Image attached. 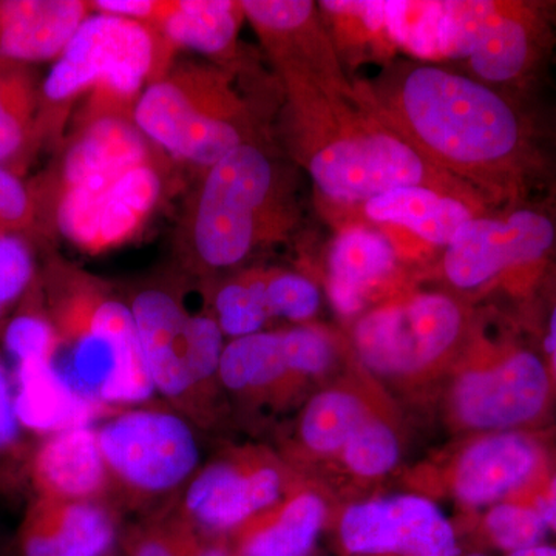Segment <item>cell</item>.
Returning a JSON list of instances; mask_svg holds the SVG:
<instances>
[{
    "mask_svg": "<svg viewBox=\"0 0 556 556\" xmlns=\"http://www.w3.org/2000/svg\"><path fill=\"white\" fill-rule=\"evenodd\" d=\"M354 84L387 126L490 208L536 199L546 188V153L510 94L471 76L409 61Z\"/></svg>",
    "mask_w": 556,
    "mask_h": 556,
    "instance_id": "obj_1",
    "label": "cell"
},
{
    "mask_svg": "<svg viewBox=\"0 0 556 556\" xmlns=\"http://www.w3.org/2000/svg\"><path fill=\"white\" fill-rule=\"evenodd\" d=\"M278 84L285 148L328 203L358 206L404 186L447 189L481 200L387 126L362 100L356 84L346 90L299 78H278Z\"/></svg>",
    "mask_w": 556,
    "mask_h": 556,
    "instance_id": "obj_2",
    "label": "cell"
},
{
    "mask_svg": "<svg viewBox=\"0 0 556 556\" xmlns=\"http://www.w3.org/2000/svg\"><path fill=\"white\" fill-rule=\"evenodd\" d=\"M39 289L56 332L51 365L76 396L102 412L138 407L153 397L130 303L62 263L39 274Z\"/></svg>",
    "mask_w": 556,
    "mask_h": 556,
    "instance_id": "obj_3",
    "label": "cell"
},
{
    "mask_svg": "<svg viewBox=\"0 0 556 556\" xmlns=\"http://www.w3.org/2000/svg\"><path fill=\"white\" fill-rule=\"evenodd\" d=\"M556 391L535 336L518 313L473 331L442 379L445 422L459 434L541 430Z\"/></svg>",
    "mask_w": 556,
    "mask_h": 556,
    "instance_id": "obj_4",
    "label": "cell"
},
{
    "mask_svg": "<svg viewBox=\"0 0 556 556\" xmlns=\"http://www.w3.org/2000/svg\"><path fill=\"white\" fill-rule=\"evenodd\" d=\"M169 67L149 25L90 14L40 84V144L46 148L60 139L73 102L87 91H93L87 110L134 113L150 80Z\"/></svg>",
    "mask_w": 556,
    "mask_h": 556,
    "instance_id": "obj_5",
    "label": "cell"
},
{
    "mask_svg": "<svg viewBox=\"0 0 556 556\" xmlns=\"http://www.w3.org/2000/svg\"><path fill=\"white\" fill-rule=\"evenodd\" d=\"M139 130L179 161L206 170L258 142V119L233 65L181 62L150 80L134 109Z\"/></svg>",
    "mask_w": 556,
    "mask_h": 556,
    "instance_id": "obj_6",
    "label": "cell"
},
{
    "mask_svg": "<svg viewBox=\"0 0 556 556\" xmlns=\"http://www.w3.org/2000/svg\"><path fill=\"white\" fill-rule=\"evenodd\" d=\"M283 179L262 141L240 146L204 170L188 223L197 265L233 268L263 244L283 239L295 222Z\"/></svg>",
    "mask_w": 556,
    "mask_h": 556,
    "instance_id": "obj_7",
    "label": "cell"
},
{
    "mask_svg": "<svg viewBox=\"0 0 556 556\" xmlns=\"http://www.w3.org/2000/svg\"><path fill=\"white\" fill-rule=\"evenodd\" d=\"M470 334L455 295L405 289L353 320L350 345L371 378L413 391L442 382Z\"/></svg>",
    "mask_w": 556,
    "mask_h": 556,
    "instance_id": "obj_8",
    "label": "cell"
},
{
    "mask_svg": "<svg viewBox=\"0 0 556 556\" xmlns=\"http://www.w3.org/2000/svg\"><path fill=\"white\" fill-rule=\"evenodd\" d=\"M439 266L456 291H504L525 314L556 269L555 204L532 199L468 219L444 248Z\"/></svg>",
    "mask_w": 556,
    "mask_h": 556,
    "instance_id": "obj_9",
    "label": "cell"
},
{
    "mask_svg": "<svg viewBox=\"0 0 556 556\" xmlns=\"http://www.w3.org/2000/svg\"><path fill=\"white\" fill-rule=\"evenodd\" d=\"M100 419L94 428L110 490L131 506L179 492L199 471V437L192 420L177 409L138 405Z\"/></svg>",
    "mask_w": 556,
    "mask_h": 556,
    "instance_id": "obj_10",
    "label": "cell"
},
{
    "mask_svg": "<svg viewBox=\"0 0 556 556\" xmlns=\"http://www.w3.org/2000/svg\"><path fill=\"white\" fill-rule=\"evenodd\" d=\"M340 46L402 50L427 61L466 60L478 43L490 0L332 3Z\"/></svg>",
    "mask_w": 556,
    "mask_h": 556,
    "instance_id": "obj_11",
    "label": "cell"
},
{
    "mask_svg": "<svg viewBox=\"0 0 556 556\" xmlns=\"http://www.w3.org/2000/svg\"><path fill=\"white\" fill-rule=\"evenodd\" d=\"M555 460L543 430L495 431L468 438L416 481L479 510L529 489Z\"/></svg>",
    "mask_w": 556,
    "mask_h": 556,
    "instance_id": "obj_12",
    "label": "cell"
},
{
    "mask_svg": "<svg viewBox=\"0 0 556 556\" xmlns=\"http://www.w3.org/2000/svg\"><path fill=\"white\" fill-rule=\"evenodd\" d=\"M302 481L265 447H236L200 467L175 506L212 535L229 536L268 510Z\"/></svg>",
    "mask_w": 556,
    "mask_h": 556,
    "instance_id": "obj_13",
    "label": "cell"
},
{
    "mask_svg": "<svg viewBox=\"0 0 556 556\" xmlns=\"http://www.w3.org/2000/svg\"><path fill=\"white\" fill-rule=\"evenodd\" d=\"M163 177L155 161L54 189L51 217L61 236L87 254L134 239L159 206Z\"/></svg>",
    "mask_w": 556,
    "mask_h": 556,
    "instance_id": "obj_14",
    "label": "cell"
},
{
    "mask_svg": "<svg viewBox=\"0 0 556 556\" xmlns=\"http://www.w3.org/2000/svg\"><path fill=\"white\" fill-rule=\"evenodd\" d=\"M142 357L156 393L193 422H211L212 401L193 361L192 309L166 288H146L130 302Z\"/></svg>",
    "mask_w": 556,
    "mask_h": 556,
    "instance_id": "obj_15",
    "label": "cell"
},
{
    "mask_svg": "<svg viewBox=\"0 0 556 556\" xmlns=\"http://www.w3.org/2000/svg\"><path fill=\"white\" fill-rule=\"evenodd\" d=\"M343 551L357 556H459L455 529L426 495L372 497L339 514Z\"/></svg>",
    "mask_w": 556,
    "mask_h": 556,
    "instance_id": "obj_16",
    "label": "cell"
},
{
    "mask_svg": "<svg viewBox=\"0 0 556 556\" xmlns=\"http://www.w3.org/2000/svg\"><path fill=\"white\" fill-rule=\"evenodd\" d=\"M277 78H299L346 90L354 86L329 35L318 3L308 0H241Z\"/></svg>",
    "mask_w": 556,
    "mask_h": 556,
    "instance_id": "obj_17",
    "label": "cell"
},
{
    "mask_svg": "<svg viewBox=\"0 0 556 556\" xmlns=\"http://www.w3.org/2000/svg\"><path fill=\"white\" fill-rule=\"evenodd\" d=\"M556 43V5L495 0L477 47L467 58L471 78L493 89H525Z\"/></svg>",
    "mask_w": 556,
    "mask_h": 556,
    "instance_id": "obj_18",
    "label": "cell"
},
{
    "mask_svg": "<svg viewBox=\"0 0 556 556\" xmlns=\"http://www.w3.org/2000/svg\"><path fill=\"white\" fill-rule=\"evenodd\" d=\"M397 244L382 229L351 223L339 230L328 252L327 292L346 320L405 291Z\"/></svg>",
    "mask_w": 556,
    "mask_h": 556,
    "instance_id": "obj_19",
    "label": "cell"
},
{
    "mask_svg": "<svg viewBox=\"0 0 556 556\" xmlns=\"http://www.w3.org/2000/svg\"><path fill=\"white\" fill-rule=\"evenodd\" d=\"M118 536V515L108 501L31 495L13 556H109Z\"/></svg>",
    "mask_w": 556,
    "mask_h": 556,
    "instance_id": "obj_20",
    "label": "cell"
},
{
    "mask_svg": "<svg viewBox=\"0 0 556 556\" xmlns=\"http://www.w3.org/2000/svg\"><path fill=\"white\" fill-rule=\"evenodd\" d=\"M393 407L382 386L361 365L321 387L308 399L295 427L303 460L329 464L365 420Z\"/></svg>",
    "mask_w": 556,
    "mask_h": 556,
    "instance_id": "obj_21",
    "label": "cell"
},
{
    "mask_svg": "<svg viewBox=\"0 0 556 556\" xmlns=\"http://www.w3.org/2000/svg\"><path fill=\"white\" fill-rule=\"evenodd\" d=\"M28 484L36 496L105 501L110 482L94 424L67 428L36 441Z\"/></svg>",
    "mask_w": 556,
    "mask_h": 556,
    "instance_id": "obj_22",
    "label": "cell"
},
{
    "mask_svg": "<svg viewBox=\"0 0 556 556\" xmlns=\"http://www.w3.org/2000/svg\"><path fill=\"white\" fill-rule=\"evenodd\" d=\"M358 206L371 225L404 230L428 247L442 249L468 219L492 211L475 197L428 186L387 190Z\"/></svg>",
    "mask_w": 556,
    "mask_h": 556,
    "instance_id": "obj_23",
    "label": "cell"
},
{
    "mask_svg": "<svg viewBox=\"0 0 556 556\" xmlns=\"http://www.w3.org/2000/svg\"><path fill=\"white\" fill-rule=\"evenodd\" d=\"M152 160L150 141L139 130L134 113L87 110L62 153L53 190Z\"/></svg>",
    "mask_w": 556,
    "mask_h": 556,
    "instance_id": "obj_24",
    "label": "cell"
},
{
    "mask_svg": "<svg viewBox=\"0 0 556 556\" xmlns=\"http://www.w3.org/2000/svg\"><path fill=\"white\" fill-rule=\"evenodd\" d=\"M329 511L325 493L302 479L283 500L230 533V556H309Z\"/></svg>",
    "mask_w": 556,
    "mask_h": 556,
    "instance_id": "obj_25",
    "label": "cell"
},
{
    "mask_svg": "<svg viewBox=\"0 0 556 556\" xmlns=\"http://www.w3.org/2000/svg\"><path fill=\"white\" fill-rule=\"evenodd\" d=\"M90 11L83 0H0V60L56 61Z\"/></svg>",
    "mask_w": 556,
    "mask_h": 556,
    "instance_id": "obj_26",
    "label": "cell"
},
{
    "mask_svg": "<svg viewBox=\"0 0 556 556\" xmlns=\"http://www.w3.org/2000/svg\"><path fill=\"white\" fill-rule=\"evenodd\" d=\"M218 382L243 404L283 407L302 391L289 372L281 329H266L226 343Z\"/></svg>",
    "mask_w": 556,
    "mask_h": 556,
    "instance_id": "obj_27",
    "label": "cell"
},
{
    "mask_svg": "<svg viewBox=\"0 0 556 556\" xmlns=\"http://www.w3.org/2000/svg\"><path fill=\"white\" fill-rule=\"evenodd\" d=\"M247 21L239 0H166L163 14L152 28L166 56L188 49L217 64H233L237 39Z\"/></svg>",
    "mask_w": 556,
    "mask_h": 556,
    "instance_id": "obj_28",
    "label": "cell"
},
{
    "mask_svg": "<svg viewBox=\"0 0 556 556\" xmlns=\"http://www.w3.org/2000/svg\"><path fill=\"white\" fill-rule=\"evenodd\" d=\"M14 402L22 426L33 438L94 424L102 409L76 396L49 362H33L10 369Z\"/></svg>",
    "mask_w": 556,
    "mask_h": 556,
    "instance_id": "obj_29",
    "label": "cell"
},
{
    "mask_svg": "<svg viewBox=\"0 0 556 556\" xmlns=\"http://www.w3.org/2000/svg\"><path fill=\"white\" fill-rule=\"evenodd\" d=\"M40 84L31 65L0 60V166L17 175L42 149Z\"/></svg>",
    "mask_w": 556,
    "mask_h": 556,
    "instance_id": "obj_30",
    "label": "cell"
},
{
    "mask_svg": "<svg viewBox=\"0 0 556 556\" xmlns=\"http://www.w3.org/2000/svg\"><path fill=\"white\" fill-rule=\"evenodd\" d=\"M121 546L124 556H230L228 536L204 532L175 504L129 527Z\"/></svg>",
    "mask_w": 556,
    "mask_h": 556,
    "instance_id": "obj_31",
    "label": "cell"
},
{
    "mask_svg": "<svg viewBox=\"0 0 556 556\" xmlns=\"http://www.w3.org/2000/svg\"><path fill=\"white\" fill-rule=\"evenodd\" d=\"M401 456L396 408L391 407L365 420L331 463L343 477L358 484H372L387 478L401 463Z\"/></svg>",
    "mask_w": 556,
    "mask_h": 556,
    "instance_id": "obj_32",
    "label": "cell"
},
{
    "mask_svg": "<svg viewBox=\"0 0 556 556\" xmlns=\"http://www.w3.org/2000/svg\"><path fill=\"white\" fill-rule=\"evenodd\" d=\"M212 311L225 338L240 339L266 331L270 316L263 269H249L215 291Z\"/></svg>",
    "mask_w": 556,
    "mask_h": 556,
    "instance_id": "obj_33",
    "label": "cell"
},
{
    "mask_svg": "<svg viewBox=\"0 0 556 556\" xmlns=\"http://www.w3.org/2000/svg\"><path fill=\"white\" fill-rule=\"evenodd\" d=\"M285 356L292 379L300 391L308 390L313 383L328 386L342 367L343 346L334 332L318 325H295L281 329Z\"/></svg>",
    "mask_w": 556,
    "mask_h": 556,
    "instance_id": "obj_34",
    "label": "cell"
},
{
    "mask_svg": "<svg viewBox=\"0 0 556 556\" xmlns=\"http://www.w3.org/2000/svg\"><path fill=\"white\" fill-rule=\"evenodd\" d=\"M35 445L17 416L9 367L0 356V495L16 497L30 490L28 467Z\"/></svg>",
    "mask_w": 556,
    "mask_h": 556,
    "instance_id": "obj_35",
    "label": "cell"
},
{
    "mask_svg": "<svg viewBox=\"0 0 556 556\" xmlns=\"http://www.w3.org/2000/svg\"><path fill=\"white\" fill-rule=\"evenodd\" d=\"M482 532L493 546L510 555L540 546L548 530L526 489L486 507Z\"/></svg>",
    "mask_w": 556,
    "mask_h": 556,
    "instance_id": "obj_36",
    "label": "cell"
},
{
    "mask_svg": "<svg viewBox=\"0 0 556 556\" xmlns=\"http://www.w3.org/2000/svg\"><path fill=\"white\" fill-rule=\"evenodd\" d=\"M30 237L0 229V328L38 281Z\"/></svg>",
    "mask_w": 556,
    "mask_h": 556,
    "instance_id": "obj_37",
    "label": "cell"
},
{
    "mask_svg": "<svg viewBox=\"0 0 556 556\" xmlns=\"http://www.w3.org/2000/svg\"><path fill=\"white\" fill-rule=\"evenodd\" d=\"M266 302L273 318L311 324L321 305L320 289L309 277L280 269H263Z\"/></svg>",
    "mask_w": 556,
    "mask_h": 556,
    "instance_id": "obj_38",
    "label": "cell"
},
{
    "mask_svg": "<svg viewBox=\"0 0 556 556\" xmlns=\"http://www.w3.org/2000/svg\"><path fill=\"white\" fill-rule=\"evenodd\" d=\"M42 215L36 189L25 185L21 175L0 166V229L30 237Z\"/></svg>",
    "mask_w": 556,
    "mask_h": 556,
    "instance_id": "obj_39",
    "label": "cell"
},
{
    "mask_svg": "<svg viewBox=\"0 0 556 556\" xmlns=\"http://www.w3.org/2000/svg\"><path fill=\"white\" fill-rule=\"evenodd\" d=\"M525 321L535 336L556 391V269L527 309Z\"/></svg>",
    "mask_w": 556,
    "mask_h": 556,
    "instance_id": "obj_40",
    "label": "cell"
},
{
    "mask_svg": "<svg viewBox=\"0 0 556 556\" xmlns=\"http://www.w3.org/2000/svg\"><path fill=\"white\" fill-rule=\"evenodd\" d=\"M164 7H166V0H94L90 2L91 11L141 22L150 28L155 27L156 22L160 21Z\"/></svg>",
    "mask_w": 556,
    "mask_h": 556,
    "instance_id": "obj_41",
    "label": "cell"
},
{
    "mask_svg": "<svg viewBox=\"0 0 556 556\" xmlns=\"http://www.w3.org/2000/svg\"><path fill=\"white\" fill-rule=\"evenodd\" d=\"M533 506L540 511L547 530L556 533V460L535 484L527 489Z\"/></svg>",
    "mask_w": 556,
    "mask_h": 556,
    "instance_id": "obj_42",
    "label": "cell"
},
{
    "mask_svg": "<svg viewBox=\"0 0 556 556\" xmlns=\"http://www.w3.org/2000/svg\"><path fill=\"white\" fill-rule=\"evenodd\" d=\"M508 556H556V547L540 544V546L526 548V551L515 552Z\"/></svg>",
    "mask_w": 556,
    "mask_h": 556,
    "instance_id": "obj_43",
    "label": "cell"
},
{
    "mask_svg": "<svg viewBox=\"0 0 556 556\" xmlns=\"http://www.w3.org/2000/svg\"><path fill=\"white\" fill-rule=\"evenodd\" d=\"M467 556H484V555L471 554V555H467Z\"/></svg>",
    "mask_w": 556,
    "mask_h": 556,
    "instance_id": "obj_44",
    "label": "cell"
},
{
    "mask_svg": "<svg viewBox=\"0 0 556 556\" xmlns=\"http://www.w3.org/2000/svg\"><path fill=\"white\" fill-rule=\"evenodd\" d=\"M109 556H124V555H116V554H113V552H112V554H110Z\"/></svg>",
    "mask_w": 556,
    "mask_h": 556,
    "instance_id": "obj_45",
    "label": "cell"
}]
</instances>
